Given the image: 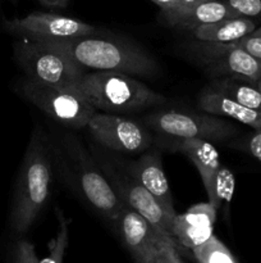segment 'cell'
<instances>
[{"mask_svg": "<svg viewBox=\"0 0 261 263\" xmlns=\"http://www.w3.org/2000/svg\"><path fill=\"white\" fill-rule=\"evenodd\" d=\"M53 143L40 125L32 130L13 190L9 225L17 235L27 233L48 204L54 179Z\"/></svg>", "mask_w": 261, "mask_h": 263, "instance_id": "obj_1", "label": "cell"}, {"mask_svg": "<svg viewBox=\"0 0 261 263\" xmlns=\"http://www.w3.org/2000/svg\"><path fill=\"white\" fill-rule=\"evenodd\" d=\"M54 154L60 162L69 186L94 212L113 223L123 203L110 186L94 154L73 134H64L59 139Z\"/></svg>", "mask_w": 261, "mask_h": 263, "instance_id": "obj_2", "label": "cell"}, {"mask_svg": "<svg viewBox=\"0 0 261 263\" xmlns=\"http://www.w3.org/2000/svg\"><path fill=\"white\" fill-rule=\"evenodd\" d=\"M82 69L94 72H119L130 76H151L158 72L155 59L140 46L120 39L94 37L92 35L53 41Z\"/></svg>", "mask_w": 261, "mask_h": 263, "instance_id": "obj_3", "label": "cell"}, {"mask_svg": "<svg viewBox=\"0 0 261 263\" xmlns=\"http://www.w3.org/2000/svg\"><path fill=\"white\" fill-rule=\"evenodd\" d=\"M78 86L95 109L110 115L136 113L165 102L142 81L119 72L84 73Z\"/></svg>", "mask_w": 261, "mask_h": 263, "instance_id": "obj_4", "label": "cell"}, {"mask_svg": "<svg viewBox=\"0 0 261 263\" xmlns=\"http://www.w3.org/2000/svg\"><path fill=\"white\" fill-rule=\"evenodd\" d=\"M14 58L26 79L37 84L78 86L84 76V69L51 43L20 39L14 44Z\"/></svg>", "mask_w": 261, "mask_h": 263, "instance_id": "obj_5", "label": "cell"}, {"mask_svg": "<svg viewBox=\"0 0 261 263\" xmlns=\"http://www.w3.org/2000/svg\"><path fill=\"white\" fill-rule=\"evenodd\" d=\"M92 154L120 202L140 213L159 233L171 236V225L177 215L169 213L161 203L124 168L119 158L100 149H94Z\"/></svg>", "mask_w": 261, "mask_h": 263, "instance_id": "obj_6", "label": "cell"}, {"mask_svg": "<svg viewBox=\"0 0 261 263\" xmlns=\"http://www.w3.org/2000/svg\"><path fill=\"white\" fill-rule=\"evenodd\" d=\"M17 92L49 118L67 127H87L96 113L79 86H53L25 79L18 84Z\"/></svg>", "mask_w": 261, "mask_h": 263, "instance_id": "obj_7", "label": "cell"}, {"mask_svg": "<svg viewBox=\"0 0 261 263\" xmlns=\"http://www.w3.org/2000/svg\"><path fill=\"white\" fill-rule=\"evenodd\" d=\"M154 131L176 139H201L210 143H225L240 134V128L224 117L186 110H161L146 117Z\"/></svg>", "mask_w": 261, "mask_h": 263, "instance_id": "obj_8", "label": "cell"}, {"mask_svg": "<svg viewBox=\"0 0 261 263\" xmlns=\"http://www.w3.org/2000/svg\"><path fill=\"white\" fill-rule=\"evenodd\" d=\"M2 27L17 37L40 43L72 40L94 35L97 31L95 26L77 18L45 12H33L25 17L7 20Z\"/></svg>", "mask_w": 261, "mask_h": 263, "instance_id": "obj_9", "label": "cell"}, {"mask_svg": "<svg viewBox=\"0 0 261 263\" xmlns=\"http://www.w3.org/2000/svg\"><path fill=\"white\" fill-rule=\"evenodd\" d=\"M87 128L99 145L115 153H142L153 144V136L142 123L120 115L96 112Z\"/></svg>", "mask_w": 261, "mask_h": 263, "instance_id": "obj_10", "label": "cell"}, {"mask_svg": "<svg viewBox=\"0 0 261 263\" xmlns=\"http://www.w3.org/2000/svg\"><path fill=\"white\" fill-rule=\"evenodd\" d=\"M112 225L137 263H153L165 244L174 239L159 233L145 217L124 204Z\"/></svg>", "mask_w": 261, "mask_h": 263, "instance_id": "obj_11", "label": "cell"}, {"mask_svg": "<svg viewBox=\"0 0 261 263\" xmlns=\"http://www.w3.org/2000/svg\"><path fill=\"white\" fill-rule=\"evenodd\" d=\"M216 213V208L209 202L192 205L181 215L177 213L171 225V236L189 251L202 246L214 236Z\"/></svg>", "mask_w": 261, "mask_h": 263, "instance_id": "obj_12", "label": "cell"}, {"mask_svg": "<svg viewBox=\"0 0 261 263\" xmlns=\"http://www.w3.org/2000/svg\"><path fill=\"white\" fill-rule=\"evenodd\" d=\"M205 71L211 79L233 76L247 80L257 87L261 84V61L234 43H220L217 55L205 66Z\"/></svg>", "mask_w": 261, "mask_h": 263, "instance_id": "obj_13", "label": "cell"}, {"mask_svg": "<svg viewBox=\"0 0 261 263\" xmlns=\"http://www.w3.org/2000/svg\"><path fill=\"white\" fill-rule=\"evenodd\" d=\"M124 168L143 185L169 213L176 216L173 198H171L170 187L168 179L163 168L160 153L156 151L147 152L141 154L140 158L135 161H123L120 159Z\"/></svg>", "mask_w": 261, "mask_h": 263, "instance_id": "obj_14", "label": "cell"}, {"mask_svg": "<svg viewBox=\"0 0 261 263\" xmlns=\"http://www.w3.org/2000/svg\"><path fill=\"white\" fill-rule=\"evenodd\" d=\"M174 149L181 152L196 167L201 177L206 194L209 197L214 187L215 179L220 167L219 154L216 148L210 141L201 139H176L173 140Z\"/></svg>", "mask_w": 261, "mask_h": 263, "instance_id": "obj_15", "label": "cell"}, {"mask_svg": "<svg viewBox=\"0 0 261 263\" xmlns=\"http://www.w3.org/2000/svg\"><path fill=\"white\" fill-rule=\"evenodd\" d=\"M199 108L209 115L229 118L248 126L252 130H261V110L251 109L207 85L199 95Z\"/></svg>", "mask_w": 261, "mask_h": 263, "instance_id": "obj_16", "label": "cell"}, {"mask_svg": "<svg viewBox=\"0 0 261 263\" xmlns=\"http://www.w3.org/2000/svg\"><path fill=\"white\" fill-rule=\"evenodd\" d=\"M257 23L250 18L233 17L217 22L202 25L191 30L196 40L211 43H233L250 35L257 28Z\"/></svg>", "mask_w": 261, "mask_h": 263, "instance_id": "obj_17", "label": "cell"}, {"mask_svg": "<svg viewBox=\"0 0 261 263\" xmlns=\"http://www.w3.org/2000/svg\"><path fill=\"white\" fill-rule=\"evenodd\" d=\"M233 17H240V15L235 14L227 3L223 0H206L184 10L174 20L171 26L191 31L199 26L209 25Z\"/></svg>", "mask_w": 261, "mask_h": 263, "instance_id": "obj_18", "label": "cell"}, {"mask_svg": "<svg viewBox=\"0 0 261 263\" xmlns=\"http://www.w3.org/2000/svg\"><path fill=\"white\" fill-rule=\"evenodd\" d=\"M209 86L245 107L261 110V90L247 80L233 76L217 77L212 79Z\"/></svg>", "mask_w": 261, "mask_h": 263, "instance_id": "obj_19", "label": "cell"}, {"mask_svg": "<svg viewBox=\"0 0 261 263\" xmlns=\"http://www.w3.org/2000/svg\"><path fill=\"white\" fill-rule=\"evenodd\" d=\"M192 253L200 263H237L229 249L216 236H211L206 243L192 249Z\"/></svg>", "mask_w": 261, "mask_h": 263, "instance_id": "obj_20", "label": "cell"}, {"mask_svg": "<svg viewBox=\"0 0 261 263\" xmlns=\"http://www.w3.org/2000/svg\"><path fill=\"white\" fill-rule=\"evenodd\" d=\"M55 216L59 222V230L56 238L49 246V256L45 257L40 263H63L64 254L69 244V222L63 215V211L55 207Z\"/></svg>", "mask_w": 261, "mask_h": 263, "instance_id": "obj_21", "label": "cell"}, {"mask_svg": "<svg viewBox=\"0 0 261 263\" xmlns=\"http://www.w3.org/2000/svg\"><path fill=\"white\" fill-rule=\"evenodd\" d=\"M233 193H234V176L229 170L222 166L217 172L216 179H215L211 194L207 197V199H209L210 204L219 210L223 203L230 202Z\"/></svg>", "mask_w": 261, "mask_h": 263, "instance_id": "obj_22", "label": "cell"}, {"mask_svg": "<svg viewBox=\"0 0 261 263\" xmlns=\"http://www.w3.org/2000/svg\"><path fill=\"white\" fill-rule=\"evenodd\" d=\"M230 146L248 154L261 163V130H252L243 138L232 141Z\"/></svg>", "mask_w": 261, "mask_h": 263, "instance_id": "obj_23", "label": "cell"}, {"mask_svg": "<svg viewBox=\"0 0 261 263\" xmlns=\"http://www.w3.org/2000/svg\"><path fill=\"white\" fill-rule=\"evenodd\" d=\"M240 17L261 21V0H223Z\"/></svg>", "mask_w": 261, "mask_h": 263, "instance_id": "obj_24", "label": "cell"}, {"mask_svg": "<svg viewBox=\"0 0 261 263\" xmlns=\"http://www.w3.org/2000/svg\"><path fill=\"white\" fill-rule=\"evenodd\" d=\"M12 263H40L33 244L28 240H18L12 252Z\"/></svg>", "mask_w": 261, "mask_h": 263, "instance_id": "obj_25", "label": "cell"}, {"mask_svg": "<svg viewBox=\"0 0 261 263\" xmlns=\"http://www.w3.org/2000/svg\"><path fill=\"white\" fill-rule=\"evenodd\" d=\"M151 2H154L160 8L164 18L168 21L169 25H171L174 22V20L186 10V8L182 5V3L179 0H151Z\"/></svg>", "mask_w": 261, "mask_h": 263, "instance_id": "obj_26", "label": "cell"}, {"mask_svg": "<svg viewBox=\"0 0 261 263\" xmlns=\"http://www.w3.org/2000/svg\"><path fill=\"white\" fill-rule=\"evenodd\" d=\"M233 43L247 53H250L252 57L257 58L258 61H261V35H256L252 32L245 37L240 39V40L233 41Z\"/></svg>", "mask_w": 261, "mask_h": 263, "instance_id": "obj_27", "label": "cell"}, {"mask_svg": "<svg viewBox=\"0 0 261 263\" xmlns=\"http://www.w3.org/2000/svg\"><path fill=\"white\" fill-rule=\"evenodd\" d=\"M174 246L181 247L178 243H177V240H174V239L173 240H169L168 243L165 244V247H164L163 252L156 257V259L153 263H174L173 259H171V254H170L171 247Z\"/></svg>", "mask_w": 261, "mask_h": 263, "instance_id": "obj_28", "label": "cell"}, {"mask_svg": "<svg viewBox=\"0 0 261 263\" xmlns=\"http://www.w3.org/2000/svg\"><path fill=\"white\" fill-rule=\"evenodd\" d=\"M41 4L46 5V7H56V8H64L68 5L71 0H38Z\"/></svg>", "mask_w": 261, "mask_h": 263, "instance_id": "obj_29", "label": "cell"}, {"mask_svg": "<svg viewBox=\"0 0 261 263\" xmlns=\"http://www.w3.org/2000/svg\"><path fill=\"white\" fill-rule=\"evenodd\" d=\"M170 254H171V259H173L174 263H184L183 259H182L181 254H179V247L178 246L171 247Z\"/></svg>", "mask_w": 261, "mask_h": 263, "instance_id": "obj_30", "label": "cell"}, {"mask_svg": "<svg viewBox=\"0 0 261 263\" xmlns=\"http://www.w3.org/2000/svg\"><path fill=\"white\" fill-rule=\"evenodd\" d=\"M179 2L182 3V5H183L186 9H188V8L194 7V5L200 4V3L202 2H206V0H179Z\"/></svg>", "mask_w": 261, "mask_h": 263, "instance_id": "obj_31", "label": "cell"}, {"mask_svg": "<svg viewBox=\"0 0 261 263\" xmlns=\"http://www.w3.org/2000/svg\"><path fill=\"white\" fill-rule=\"evenodd\" d=\"M253 33H256V35H261V26H258V27L253 31Z\"/></svg>", "mask_w": 261, "mask_h": 263, "instance_id": "obj_32", "label": "cell"}, {"mask_svg": "<svg viewBox=\"0 0 261 263\" xmlns=\"http://www.w3.org/2000/svg\"><path fill=\"white\" fill-rule=\"evenodd\" d=\"M258 89H260V90H261V84H260V85H258Z\"/></svg>", "mask_w": 261, "mask_h": 263, "instance_id": "obj_33", "label": "cell"}]
</instances>
